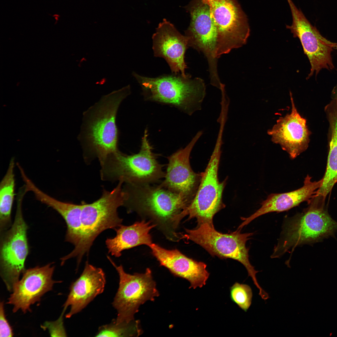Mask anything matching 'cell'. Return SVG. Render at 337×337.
Wrapping results in <instances>:
<instances>
[{
	"instance_id": "1",
	"label": "cell",
	"mask_w": 337,
	"mask_h": 337,
	"mask_svg": "<svg viewBox=\"0 0 337 337\" xmlns=\"http://www.w3.org/2000/svg\"><path fill=\"white\" fill-rule=\"evenodd\" d=\"M123 206L128 212H135L147 219L170 241L178 242L182 233L178 231L182 220L187 216L190 203L181 195L160 186L126 183Z\"/></svg>"
},
{
	"instance_id": "2",
	"label": "cell",
	"mask_w": 337,
	"mask_h": 337,
	"mask_svg": "<svg viewBox=\"0 0 337 337\" xmlns=\"http://www.w3.org/2000/svg\"><path fill=\"white\" fill-rule=\"evenodd\" d=\"M130 93L129 85L114 90L103 95L84 112L78 139L85 152L98 158L100 164L120 151L116 115L121 103Z\"/></svg>"
},
{
	"instance_id": "3",
	"label": "cell",
	"mask_w": 337,
	"mask_h": 337,
	"mask_svg": "<svg viewBox=\"0 0 337 337\" xmlns=\"http://www.w3.org/2000/svg\"><path fill=\"white\" fill-rule=\"evenodd\" d=\"M132 75L140 86L146 100L173 106L190 115L201 108L206 88L200 78L181 74L154 78L135 72Z\"/></svg>"
},
{
	"instance_id": "4",
	"label": "cell",
	"mask_w": 337,
	"mask_h": 337,
	"mask_svg": "<svg viewBox=\"0 0 337 337\" xmlns=\"http://www.w3.org/2000/svg\"><path fill=\"white\" fill-rule=\"evenodd\" d=\"M123 183L119 181L111 191L104 190L101 197L91 203H82L81 238L71 252L61 258L62 262L76 257L78 266L83 256L89 252L94 241L101 232L107 229H115L122 225L123 220L119 217L117 209L124 203L125 194L122 187Z\"/></svg>"
},
{
	"instance_id": "5",
	"label": "cell",
	"mask_w": 337,
	"mask_h": 337,
	"mask_svg": "<svg viewBox=\"0 0 337 337\" xmlns=\"http://www.w3.org/2000/svg\"><path fill=\"white\" fill-rule=\"evenodd\" d=\"M148 136L145 129L137 154L128 155L119 151L108 156L100 164L102 180H122L126 184L141 185L157 182L164 178L163 166L153 152Z\"/></svg>"
},
{
	"instance_id": "6",
	"label": "cell",
	"mask_w": 337,
	"mask_h": 337,
	"mask_svg": "<svg viewBox=\"0 0 337 337\" xmlns=\"http://www.w3.org/2000/svg\"><path fill=\"white\" fill-rule=\"evenodd\" d=\"M337 230V222L323 206L312 202L302 212L286 220L271 257L278 258L298 246L332 236Z\"/></svg>"
},
{
	"instance_id": "7",
	"label": "cell",
	"mask_w": 337,
	"mask_h": 337,
	"mask_svg": "<svg viewBox=\"0 0 337 337\" xmlns=\"http://www.w3.org/2000/svg\"><path fill=\"white\" fill-rule=\"evenodd\" d=\"M241 230L237 229L230 233L224 234L217 231L213 225L204 223L197 225L194 229L185 228V233L182 234V239L189 240L200 245L212 256L231 258L240 262L246 268L254 284L261 291L262 288L256 277L258 271L250 263L249 249L246 247V242L253 233H242Z\"/></svg>"
},
{
	"instance_id": "8",
	"label": "cell",
	"mask_w": 337,
	"mask_h": 337,
	"mask_svg": "<svg viewBox=\"0 0 337 337\" xmlns=\"http://www.w3.org/2000/svg\"><path fill=\"white\" fill-rule=\"evenodd\" d=\"M24 195L17 197V209L11 226L0 233V270L1 277L8 291L25 271V263L29 253L27 232L28 227L24 219L22 204Z\"/></svg>"
},
{
	"instance_id": "9",
	"label": "cell",
	"mask_w": 337,
	"mask_h": 337,
	"mask_svg": "<svg viewBox=\"0 0 337 337\" xmlns=\"http://www.w3.org/2000/svg\"><path fill=\"white\" fill-rule=\"evenodd\" d=\"M208 7L217 29L218 59L247 42L250 30L247 16L236 0H202Z\"/></svg>"
},
{
	"instance_id": "10",
	"label": "cell",
	"mask_w": 337,
	"mask_h": 337,
	"mask_svg": "<svg viewBox=\"0 0 337 337\" xmlns=\"http://www.w3.org/2000/svg\"><path fill=\"white\" fill-rule=\"evenodd\" d=\"M108 258L119 276V288L112 303L117 313L114 320L116 324L129 323L134 320V315L141 305L148 300H154L159 294L149 268L144 273L129 274L121 265L116 266Z\"/></svg>"
},
{
	"instance_id": "11",
	"label": "cell",
	"mask_w": 337,
	"mask_h": 337,
	"mask_svg": "<svg viewBox=\"0 0 337 337\" xmlns=\"http://www.w3.org/2000/svg\"><path fill=\"white\" fill-rule=\"evenodd\" d=\"M223 143L217 141L201 178L196 194L187 208L188 220L195 218L197 225L208 223L213 225L214 215L225 207L222 194L227 179L219 181L218 170Z\"/></svg>"
},
{
	"instance_id": "12",
	"label": "cell",
	"mask_w": 337,
	"mask_h": 337,
	"mask_svg": "<svg viewBox=\"0 0 337 337\" xmlns=\"http://www.w3.org/2000/svg\"><path fill=\"white\" fill-rule=\"evenodd\" d=\"M185 8L191 18L185 31L188 46L203 53L208 65L210 83L217 85L221 81L216 56L217 32L209 7L202 0H192Z\"/></svg>"
},
{
	"instance_id": "13",
	"label": "cell",
	"mask_w": 337,
	"mask_h": 337,
	"mask_svg": "<svg viewBox=\"0 0 337 337\" xmlns=\"http://www.w3.org/2000/svg\"><path fill=\"white\" fill-rule=\"evenodd\" d=\"M286 0L291 9L292 22L291 25H286V27L290 30L294 37H298L300 40L311 65L307 79L314 73L316 76L322 69L332 70L334 66L331 53L333 49H337V43L331 42L323 37L292 1Z\"/></svg>"
},
{
	"instance_id": "14",
	"label": "cell",
	"mask_w": 337,
	"mask_h": 337,
	"mask_svg": "<svg viewBox=\"0 0 337 337\" xmlns=\"http://www.w3.org/2000/svg\"><path fill=\"white\" fill-rule=\"evenodd\" d=\"M198 132L184 148L177 150L167 158L168 163L164 179L159 185L178 194L190 203L197 191L201 173L193 171L190 164V156L193 147L203 134Z\"/></svg>"
},
{
	"instance_id": "15",
	"label": "cell",
	"mask_w": 337,
	"mask_h": 337,
	"mask_svg": "<svg viewBox=\"0 0 337 337\" xmlns=\"http://www.w3.org/2000/svg\"><path fill=\"white\" fill-rule=\"evenodd\" d=\"M53 263L26 270L20 280L13 286L7 303L12 305V311L24 313L31 311V306L39 301L46 293L58 282L52 279L55 269Z\"/></svg>"
},
{
	"instance_id": "16",
	"label": "cell",
	"mask_w": 337,
	"mask_h": 337,
	"mask_svg": "<svg viewBox=\"0 0 337 337\" xmlns=\"http://www.w3.org/2000/svg\"><path fill=\"white\" fill-rule=\"evenodd\" d=\"M290 95L291 112L280 117L271 129L267 131L272 142L280 145L290 158L294 159L307 148L310 132L306 120L302 117L295 106L292 94Z\"/></svg>"
},
{
	"instance_id": "17",
	"label": "cell",
	"mask_w": 337,
	"mask_h": 337,
	"mask_svg": "<svg viewBox=\"0 0 337 337\" xmlns=\"http://www.w3.org/2000/svg\"><path fill=\"white\" fill-rule=\"evenodd\" d=\"M152 39L154 56L164 58L173 73L186 76L185 55L188 47L186 36L164 18L158 25Z\"/></svg>"
},
{
	"instance_id": "18",
	"label": "cell",
	"mask_w": 337,
	"mask_h": 337,
	"mask_svg": "<svg viewBox=\"0 0 337 337\" xmlns=\"http://www.w3.org/2000/svg\"><path fill=\"white\" fill-rule=\"evenodd\" d=\"M149 247L161 265L189 282V288H201L206 285L210 274L204 263L189 258L177 249H167L153 243Z\"/></svg>"
},
{
	"instance_id": "19",
	"label": "cell",
	"mask_w": 337,
	"mask_h": 337,
	"mask_svg": "<svg viewBox=\"0 0 337 337\" xmlns=\"http://www.w3.org/2000/svg\"><path fill=\"white\" fill-rule=\"evenodd\" d=\"M105 277L103 270L86 262L80 277L71 284L67 298L63 304V310L70 306L66 315L70 318L80 311L104 290Z\"/></svg>"
},
{
	"instance_id": "20",
	"label": "cell",
	"mask_w": 337,
	"mask_h": 337,
	"mask_svg": "<svg viewBox=\"0 0 337 337\" xmlns=\"http://www.w3.org/2000/svg\"><path fill=\"white\" fill-rule=\"evenodd\" d=\"M307 175L304 185L296 190L281 193H271L261 203V206L249 217H241L243 222L239 226L242 228L254 219L266 214L274 212H280L288 210L299 205L301 203L309 200L317 192L321 186L322 179L312 182Z\"/></svg>"
},
{
	"instance_id": "21",
	"label": "cell",
	"mask_w": 337,
	"mask_h": 337,
	"mask_svg": "<svg viewBox=\"0 0 337 337\" xmlns=\"http://www.w3.org/2000/svg\"><path fill=\"white\" fill-rule=\"evenodd\" d=\"M156 227L150 221L143 220L128 226L121 225L115 229L116 236L105 241L109 253L115 257L123 251L141 245L149 246L152 243L150 231Z\"/></svg>"
},
{
	"instance_id": "22",
	"label": "cell",
	"mask_w": 337,
	"mask_h": 337,
	"mask_svg": "<svg viewBox=\"0 0 337 337\" xmlns=\"http://www.w3.org/2000/svg\"><path fill=\"white\" fill-rule=\"evenodd\" d=\"M35 198L56 211L65 220L67 225L65 241L76 246L82 235L81 216L82 204H77L58 200L44 193L36 185L31 188Z\"/></svg>"
},
{
	"instance_id": "23",
	"label": "cell",
	"mask_w": 337,
	"mask_h": 337,
	"mask_svg": "<svg viewBox=\"0 0 337 337\" xmlns=\"http://www.w3.org/2000/svg\"><path fill=\"white\" fill-rule=\"evenodd\" d=\"M14 158L10 161L7 171L0 184V233L11 226V212L15 195Z\"/></svg>"
},
{
	"instance_id": "24",
	"label": "cell",
	"mask_w": 337,
	"mask_h": 337,
	"mask_svg": "<svg viewBox=\"0 0 337 337\" xmlns=\"http://www.w3.org/2000/svg\"><path fill=\"white\" fill-rule=\"evenodd\" d=\"M331 131L326 170L317 194L325 198L337 182V117L329 121Z\"/></svg>"
},
{
	"instance_id": "25",
	"label": "cell",
	"mask_w": 337,
	"mask_h": 337,
	"mask_svg": "<svg viewBox=\"0 0 337 337\" xmlns=\"http://www.w3.org/2000/svg\"><path fill=\"white\" fill-rule=\"evenodd\" d=\"M138 320L129 323L116 324L114 320L110 324L100 326L96 337L138 336L142 333Z\"/></svg>"
},
{
	"instance_id": "26",
	"label": "cell",
	"mask_w": 337,
	"mask_h": 337,
	"mask_svg": "<svg viewBox=\"0 0 337 337\" xmlns=\"http://www.w3.org/2000/svg\"><path fill=\"white\" fill-rule=\"evenodd\" d=\"M230 291L232 301L247 312L252 301V292L251 287L247 285L236 282L230 287Z\"/></svg>"
},
{
	"instance_id": "27",
	"label": "cell",
	"mask_w": 337,
	"mask_h": 337,
	"mask_svg": "<svg viewBox=\"0 0 337 337\" xmlns=\"http://www.w3.org/2000/svg\"><path fill=\"white\" fill-rule=\"evenodd\" d=\"M65 312H62L60 317L56 321L47 322L42 326L47 328L51 336H66V334L63 326V317Z\"/></svg>"
},
{
	"instance_id": "28",
	"label": "cell",
	"mask_w": 337,
	"mask_h": 337,
	"mask_svg": "<svg viewBox=\"0 0 337 337\" xmlns=\"http://www.w3.org/2000/svg\"><path fill=\"white\" fill-rule=\"evenodd\" d=\"M13 335L12 327L6 317L3 302H1L0 304V336L12 337Z\"/></svg>"
},
{
	"instance_id": "29",
	"label": "cell",
	"mask_w": 337,
	"mask_h": 337,
	"mask_svg": "<svg viewBox=\"0 0 337 337\" xmlns=\"http://www.w3.org/2000/svg\"><path fill=\"white\" fill-rule=\"evenodd\" d=\"M334 100L337 103V84L334 87L332 91Z\"/></svg>"
}]
</instances>
